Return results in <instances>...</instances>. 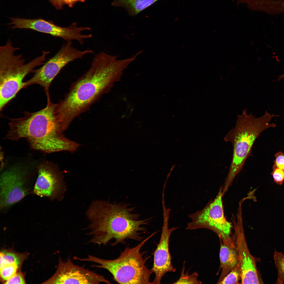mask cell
Masks as SVG:
<instances>
[{"label":"cell","instance_id":"obj_6","mask_svg":"<svg viewBox=\"0 0 284 284\" xmlns=\"http://www.w3.org/2000/svg\"><path fill=\"white\" fill-rule=\"evenodd\" d=\"M153 234L135 247H126L117 258L107 260L89 255L85 258L79 257L77 260L97 264L92 267L105 269L112 275L114 280L120 284H151L150 281L153 272L145 265V261L140 250L146 242L155 234Z\"/></svg>","mask_w":284,"mask_h":284},{"label":"cell","instance_id":"obj_24","mask_svg":"<svg viewBox=\"0 0 284 284\" xmlns=\"http://www.w3.org/2000/svg\"><path fill=\"white\" fill-rule=\"evenodd\" d=\"M24 277L22 273H16L9 280L6 282V284H25Z\"/></svg>","mask_w":284,"mask_h":284},{"label":"cell","instance_id":"obj_11","mask_svg":"<svg viewBox=\"0 0 284 284\" xmlns=\"http://www.w3.org/2000/svg\"><path fill=\"white\" fill-rule=\"evenodd\" d=\"M242 206H239L234 222L236 245L241 272V283L261 284L263 282L257 270L255 258L250 253L243 229Z\"/></svg>","mask_w":284,"mask_h":284},{"label":"cell","instance_id":"obj_7","mask_svg":"<svg viewBox=\"0 0 284 284\" xmlns=\"http://www.w3.org/2000/svg\"><path fill=\"white\" fill-rule=\"evenodd\" d=\"M222 187H221L215 198L209 201L202 210L189 215L191 219L186 229L191 230L204 228L216 233L221 240L230 241L232 226L226 219L224 214L222 197Z\"/></svg>","mask_w":284,"mask_h":284},{"label":"cell","instance_id":"obj_3","mask_svg":"<svg viewBox=\"0 0 284 284\" xmlns=\"http://www.w3.org/2000/svg\"><path fill=\"white\" fill-rule=\"evenodd\" d=\"M44 109L36 112H25L21 118L11 119L6 138L17 141L25 139L32 149L46 153L64 151L67 145L62 134L63 130L56 113V104L49 95Z\"/></svg>","mask_w":284,"mask_h":284},{"label":"cell","instance_id":"obj_27","mask_svg":"<svg viewBox=\"0 0 284 284\" xmlns=\"http://www.w3.org/2000/svg\"><path fill=\"white\" fill-rule=\"evenodd\" d=\"M278 78L277 79V81H279L281 79H282L284 78V74L279 75L278 76Z\"/></svg>","mask_w":284,"mask_h":284},{"label":"cell","instance_id":"obj_1","mask_svg":"<svg viewBox=\"0 0 284 284\" xmlns=\"http://www.w3.org/2000/svg\"><path fill=\"white\" fill-rule=\"evenodd\" d=\"M128 66L125 59L117 60V56L104 52L96 54L88 71L56 104V114L62 126L66 129L75 118L88 109Z\"/></svg>","mask_w":284,"mask_h":284},{"label":"cell","instance_id":"obj_17","mask_svg":"<svg viewBox=\"0 0 284 284\" xmlns=\"http://www.w3.org/2000/svg\"><path fill=\"white\" fill-rule=\"evenodd\" d=\"M274 260L277 271V279L276 283H284V254L281 252L275 251L274 253Z\"/></svg>","mask_w":284,"mask_h":284},{"label":"cell","instance_id":"obj_18","mask_svg":"<svg viewBox=\"0 0 284 284\" xmlns=\"http://www.w3.org/2000/svg\"><path fill=\"white\" fill-rule=\"evenodd\" d=\"M185 263H184L183 267L180 277L178 280L174 283L175 284H201V282L199 280L198 278V275L197 272H193L190 275H189L188 272L185 273Z\"/></svg>","mask_w":284,"mask_h":284},{"label":"cell","instance_id":"obj_13","mask_svg":"<svg viewBox=\"0 0 284 284\" xmlns=\"http://www.w3.org/2000/svg\"><path fill=\"white\" fill-rule=\"evenodd\" d=\"M163 223L160 241L154 252L153 264L152 269L155 277L151 284H160L161 279L168 272H174L176 270L173 266L169 250V239L172 232L179 228L169 227L170 209L162 204Z\"/></svg>","mask_w":284,"mask_h":284},{"label":"cell","instance_id":"obj_12","mask_svg":"<svg viewBox=\"0 0 284 284\" xmlns=\"http://www.w3.org/2000/svg\"><path fill=\"white\" fill-rule=\"evenodd\" d=\"M37 169V176L33 193L52 201L60 200L65 187L62 175L57 167L50 162L44 161L38 165Z\"/></svg>","mask_w":284,"mask_h":284},{"label":"cell","instance_id":"obj_23","mask_svg":"<svg viewBox=\"0 0 284 284\" xmlns=\"http://www.w3.org/2000/svg\"><path fill=\"white\" fill-rule=\"evenodd\" d=\"M275 159L273 161L272 168H278L284 170V153L281 151L275 155Z\"/></svg>","mask_w":284,"mask_h":284},{"label":"cell","instance_id":"obj_21","mask_svg":"<svg viewBox=\"0 0 284 284\" xmlns=\"http://www.w3.org/2000/svg\"><path fill=\"white\" fill-rule=\"evenodd\" d=\"M18 265L15 264L7 265L0 268V277L6 281L17 273Z\"/></svg>","mask_w":284,"mask_h":284},{"label":"cell","instance_id":"obj_22","mask_svg":"<svg viewBox=\"0 0 284 284\" xmlns=\"http://www.w3.org/2000/svg\"><path fill=\"white\" fill-rule=\"evenodd\" d=\"M271 174L274 181L277 184L281 185L284 181V170L278 168H272Z\"/></svg>","mask_w":284,"mask_h":284},{"label":"cell","instance_id":"obj_2","mask_svg":"<svg viewBox=\"0 0 284 284\" xmlns=\"http://www.w3.org/2000/svg\"><path fill=\"white\" fill-rule=\"evenodd\" d=\"M90 221L87 234L88 243L105 245L111 240L115 246L130 239L141 241L149 221L142 219L134 207L126 203L96 201L87 212Z\"/></svg>","mask_w":284,"mask_h":284},{"label":"cell","instance_id":"obj_8","mask_svg":"<svg viewBox=\"0 0 284 284\" xmlns=\"http://www.w3.org/2000/svg\"><path fill=\"white\" fill-rule=\"evenodd\" d=\"M19 166L2 173L0 178V210L4 212L31 193L36 181Z\"/></svg>","mask_w":284,"mask_h":284},{"label":"cell","instance_id":"obj_14","mask_svg":"<svg viewBox=\"0 0 284 284\" xmlns=\"http://www.w3.org/2000/svg\"><path fill=\"white\" fill-rule=\"evenodd\" d=\"M53 284H111L103 275L73 262L70 257L63 261L60 257L57 270L48 281Z\"/></svg>","mask_w":284,"mask_h":284},{"label":"cell","instance_id":"obj_16","mask_svg":"<svg viewBox=\"0 0 284 284\" xmlns=\"http://www.w3.org/2000/svg\"><path fill=\"white\" fill-rule=\"evenodd\" d=\"M158 0H113L117 7L123 8L128 13L136 15Z\"/></svg>","mask_w":284,"mask_h":284},{"label":"cell","instance_id":"obj_19","mask_svg":"<svg viewBox=\"0 0 284 284\" xmlns=\"http://www.w3.org/2000/svg\"><path fill=\"white\" fill-rule=\"evenodd\" d=\"M20 259L16 254L11 252L2 251L0 253V268L7 265L15 264L19 265Z\"/></svg>","mask_w":284,"mask_h":284},{"label":"cell","instance_id":"obj_9","mask_svg":"<svg viewBox=\"0 0 284 284\" xmlns=\"http://www.w3.org/2000/svg\"><path fill=\"white\" fill-rule=\"evenodd\" d=\"M93 53L90 49L79 50L72 46L71 41L67 42L41 67L34 69L33 76L25 82V88L31 85L38 84L44 88L47 95L49 94V89L52 81L64 66L75 59L82 58L87 54Z\"/></svg>","mask_w":284,"mask_h":284},{"label":"cell","instance_id":"obj_15","mask_svg":"<svg viewBox=\"0 0 284 284\" xmlns=\"http://www.w3.org/2000/svg\"><path fill=\"white\" fill-rule=\"evenodd\" d=\"M220 241L219 257L222 272L217 283L239 263L236 245L234 242L226 243L221 240Z\"/></svg>","mask_w":284,"mask_h":284},{"label":"cell","instance_id":"obj_10","mask_svg":"<svg viewBox=\"0 0 284 284\" xmlns=\"http://www.w3.org/2000/svg\"><path fill=\"white\" fill-rule=\"evenodd\" d=\"M12 29H26L49 34L53 36L62 38L67 42L75 40L82 44L85 39L89 38V34H82V32L89 30V27H78L76 23H72L67 27L57 25L51 21L42 19H28L18 18L11 19Z\"/></svg>","mask_w":284,"mask_h":284},{"label":"cell","instance_id":"obj_4","mask_svg":"<svg viewBox=\"0 0 284 284\" xmlns=\"http://www.w3.org/2000/svg\"><path fill=\"white\" fill-rule=\"evenodd\" d=\"M247 110H244L241 114L237 115L235 126L224 138L225 141L231 143L233 146L232 161L223 186L226 190L232 185L246 160L251 155L253 145L260 134L267 128L275 127V124L270 122L272 118L279 116L266 111L263 115L256 118L252 114H248Z\"/></svg>","mask_w":284,"mask_h":284},{"label":"cell","instance_id":"obj_5","mask_svg":"<svg viewBox=\"0 0 284 284\" xmlns=\"http://www.w3.org/2000/svg\"><path fill=\"white\" fill-rule=\"evenodd\" d=\"M19 48L13 46L11 41L0 47V109L25 88L24 77L33 72L36 67L44 64L49 52L43 51L42 54L27 63L21 54L16 55Z\"/></svg>","mask_w":284,"mask_h":284},{"label":"cell","instance_id":"obj_25","mask_svg":"<svg viewBox=\"0 0 284 284\" xmlns=\"http://www.w3.org/2000/svg\"><path fill=\"white\" fill-rule=\"evenodd\" d=\"M57 9L60 10L63 8L64 5V0H48Z\"/></svg>","mask_w":284,"mask_h":284},{"label":"cell","instance_id":"obj_20","mask_svg":"<svg viewBox=\"0 0 284 284\" xmlns=\"http://www.w3.org/2000/svg\"><path fill=\"white\" fill-rule=\"evenodd\" d=\"M241 279V272L239 263L218 283L238 284Z\"/></svg>","mask_w":284,"mask_h":284},{"label":"cell","instance_id":"obj_26","mask_svg":"<svg viewBox=\"0 0 284 284\" xmlns=\"http://www.w3.org/2000/svg\"><path fill=\"white\" fill-rule=\"evenodd\" d=\"M85 1V0H64L63 3L64 5H66L72 8L77 2L84 3Z\"/></svg>","mask_w":284,"mask_h":284}]
</instances>
